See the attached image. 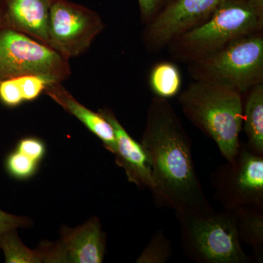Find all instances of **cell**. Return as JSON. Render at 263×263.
<instances>
[{
	"instance_id": "obj_1",
	"label": "cell",
	"mask_w": 263,
	"mask_h": 263,
	"mask_svg": "<svg viewBox=\"0 0 263 263\" xmlns=\"http://www.w3.org/2000/svg\"><path fill=\"white\" fill-rule=\"evenodd\" d=\"M152 169L156 204L177 213L207 214L208 201L193 157L192 141L167 99L154 97L141 138Z\"/></svg>"
},
{
	"instance_id": "obj_2",
	"label": "cell",
	"mask_w": 263,
	"mask_h": 263,
	"mask_svg": "<svg viewBox=\"0 0 263 263\" xmlns=\"http://www.w3.org/2000/svg\"><path fill=\"white\" fill-rule=\"evenodd\" d=\"M181 110L192 124L216 143L228 162L234 160L243 128V95L226 86L194 81L180 93Z\"/></svg>"
},
{
	"instance_id": "obj_3",
	"label": "cell",
	"mask_w": 263,
	"mask_h": 263,
	"mask_svg": "<svg viewBox=\"0 0 263 263\" xmlns=\"http://www.w3.org/2000/svg\"><path fill=\"white\" fill-rule=\"evenodd\" d=\"M261 31L263 10L247 0H226L204 23L175 38L167 48L173 60L190 64Z\"/></svg>"
},
{
	"instance_id": "obj_4",
	"label": "cell",
	"mask_w": 263,
	"mask_h": 263,
	"mask_svg": "<svg viewBox=\"0 0 263 263\" xmlns=\"http://www.w3.org/2000/svg\"><path fill=\"white\" fill-rule=\"evenodd\" d=\"M183 253L197 263H249L230 209L207 214H176Z\"/></svg>"
},
{
	"instance_id": "obj_5",
	"label": "cell",
	"mask_w": 263,
	"mask_h": 263,
	"mask_svg": "<svg viewBox=\"0 0 263 263\" xmlns=\"http://www.w3.org/2000/svg\"><path fill=\"white\" fill-rule=\"evenodd\" d=\"M188 72L194 81L221 85L245 95L263 83V31L235 40L189 64Z\"/></svg>"
},
{
	"instance_id": "obj_6",
	"label": "cell",
	"mask_w": 263,
	"mask_h": 263,
	"mask_svg": "<svg viewBox=\"0 0 263 263\" xmlns=\"http://www.w3.org/2000/svg\"><path fill=\"white\" fill-rule=\"evenodd\" d=\"M39 74L62 83L72 75L70 60L37 40L12 29H0V82Z\"/></svg>"
},
{
	"instance_id": "obj_7",
	"label": "cell",
	"mask_w": 263,
	"mask_h": 263,
	"mask_svg": "<svg viewBox=\"0 0 263 263\" xmlns=\"http://www.w3.org/2000/svg\"><path fill=\"white\" fill-rule=\"evenodd\" d=\"M215 197L224 209L243 205L263 208V156L247 144L234 160L221 164L211 175Z\"/></svg>"
},
{
	"instance_id": "obj_8",
	"label": "cell",
	"mask_w": 263,
	"mask_h": 263,
	"mask_svg": "<svg viewBox=\"0 0 263 263\" xmlns=\"http://www.w3.org/2000/svg\"><path fill=\"white\" fill-rule=\"evenodd\" d=\"M105 27L95 10L70 0H53L48 20L50 47L67 60L87 51Z\"/></svg>"
},
{
	"instance_id": "obj_9",
	"label": "cell",
	"mask_w": 263,
	"mask_h": 263,
	"mask_svg": "<svg viewBox=\"0 0 263 263\" xmlns=\"http://www.w3.org/2000/svg\"><path fill=\"white\" fill-rule=\"evenodd\" d=\"M226 0H172L162 7L142 33L150 52L167 47L173 40L207 21Z\"/></svg>"
},
{
	"instance_id": "obj_10",
	"label": "cell",
	"mask_w": 263,
	"mask_h": 263,
	"mask_svg": "<svg viewBox=\"0 0 263 263\" xmlns=\"http://www.w3.org/2000/svg\"><path fill=\"white\" fill-rule=\"evenodd\" d=\"M53 0H0L1 28L23 33L49 46L48 20Z\"/></svg>"
},
{
	"instance_id": "obj_11",
	"label": "cell",
	"mask_w": 263,
	"mask_h": 263,
	"mask_svg": "<svg viewBox=\"0 0 263 263\" xmlns=\"http://www.w3.org/2000/svg\"><path fill=\"white\" fill-rule=\"evenodd\" d=\"M113 127L117 141L116 160L119 167L125 171L128 180L138 187L154 188L153 177L149 160L141 143L133 139L118 120L111 109L99 110Z\"/></svg>"
},
{
	"instance_id": "obj_12",
	"label": "cell",
	"mask_w": 263,
	"mask_h": 263,
	"mask_svg": "<svg viewBox=\"0 0 263 263\" xmlns=\"http://www.w3.org/2000/svg\"><path fill=\"white\" fill-rule=\"evenodd\" d=\"M61 248L63 262H103L106 237L97 217L73 229L62 231Z\"/></svg>"
},
{
	"instance_id": "obj_13",
	"label": "cell",
	"mask_w": 263,
	"mask_h": 263,
	"mask_svg": "<svg viewBox=\"0 0 263 263\" xmlns=\"http://www.w3.org/2000/svg\"><path fill=\"white\" fill-rule=\"evenodd\" d=\"M45 94L67 113L79 119L91 133L98 137L107 150L115 155L117 152L115 133L111 124L100 112L96 113L79 103L70 91L65 89L62 83L56 82L50 85Z\"/></svg>"
},
{
	"instance_id": "obj_14",
	"label": "cell",
	"mask_w": 263,
	"mask_h": 263,
	"mask_svg": "<svg viewBox=\"0 0 263 263\" xmlns=\"http://www.w3.org/2000/svg\"><path fill=\"white\" fill-rule=\"evenodd\" d=\"M58 82L48 76L27 74L0 82V103L9 108L32 102L45 93L50 85Z\"/></svg>"
},
{
	"instance_id": "obj_15",
	"label": "cell",
	"mask_w": 263,
	"mask_h": 263,
	"mask_svg": "<svg viewBox=\"0 0 263 263\" xmlns=\"http://www.w3.org/2000/svg\"><path fill=\"white\" fill-rule=\"evenodd\" d=\"M246 94L243 126L248 139L247 145L254 153L263 156V83Z\"/></svg>"
},
{
	"instance_id": "obj_16",
	"label": "cell",
	"mask_w": 263,
	"mask_h": 263,
	"mask_svg": "<svg viewBox=\"0 0 263 263\" xmlns=\"http://www.w3.org/2000/svg\"><path fill=\"white\" fill-rule=\"evenodd\" d=\"M236 223L240 241L250 246L262 262L263 256V208L243 205L230 209Z\"/></svg>"
},
{
	"instance_id": "obj_17",
	"label": "cell",
	"mask_w": 263,
	"mask_h": 263,
	"mask_svg": "<svg viewBox=\"0 0 263 263\" xmlns=\"http://www.w3.org/2000/svg\"><path fill=\"white\" fill-rule=\"evenodd\" d=\"M148 84L155 96L167 100L174 98L182 86L181 71L174 62H159L150 71Z\"/></svg>"
},
{
	"instance_id": "obj_18",
	"label": "cell",
	"mask_w": 263,
	"mask_h": 263,
	"mask_svg": "<svg viewBox=\"0 0 263 263\" xmlns=\"http://www.w3.org/2000/svg\"><path fill=\"white\" fill-rule=\"evenodd\" d=\"M16 230L7 232L0 239V249L4 253L5 262L35 263L43 262L40 250H31L22 243Z\"/></svg>"
},
{
	"instance_id": "obj_19",
	"label": "cell",
	"mask_w": 263,
	"mask_h": 263,
	"mask_svg": "<svg viewBox=\"0 0 263 263\" xmlns=\"http://www.w3.org/2000/svg\"><path fill=\"white\" fill-rule=\"evenodd\" d=\"M173 255L171 240L162 229L155 232L143 252L137 259L138 263H165Z\"/></svg>"
},
{
	"instance_id": "obj_20",
	"label": "cell",
	"mask_w": 263,
	"mask_h": 263,
	"mask_svg": "<svg viewBox=\"0 0 263 263\" xmlns=\"http://www.w3.org/2000/svg\"><path fill=\"white\" fill-rule=\"evenodd\" d=\"M39 162L15 149L7 156L5 167L7 173L13 179L27 180L37 173Z\"/></svg>"
},
{
	"instance_id": "obj_21",
	"label": "cell",
	"mask_w": 263,
	"mask_h": 263,
	"mask_svg": "<svg viewBox=\"0 0 263 263\" xmlns=\"http://www.w3.org/2000/svg\"><path fill=\"white\" fill-rule=\"evenodd\" d=\"M15 149L32 160L40 162L46 155L44 142L36 137H26L18 142Z\"/></svg>"
},
{
	"instance_id": "obj_22",
	"label": "cell",
	"mask_w": 263,
	"mask_h": 263,
	"mask_svg": "<svg viewBox=\"0 0 263 263\" xmlns=\"http://www.w3.org/2000/svg\"><path fill=\"white\" fill-rule=\"evenodd\" d=\"M29 221L25 218L13 215L0 210V239L7 232L23 228L28 224Z\"/></svg>"
},
{
	"instance_id": "obj_23",
	"label": "cell",
	"mask_w": 263,
	"mask_h": 263,
	"mask_svg": "<svg viewBox=\"0 0 263 263\" xmlns=\"http://www.w3.org/2000/svg\"><path fill=\"white\" fill-rule=\"evenodd\" d=\"M141 21L146 24L151 22L164 6L163 0H138Z\"/></svg>"
},
{
	"instance_id": "obj_24",
	"label": "cell",
	"mask_w": 263,
	"mask_h": 263,
	"mask_svg": "<svg viewBox=\"0 0 263 263\" xmlns=\"http://www.w3.org/2000/svg\"><path fill=\"white\" fill-rule=\"evenodd\" d=\"M247 1L252 3L257 8H259V9L263 10V0H247Z\"/></svg>"
},
{
	"instance_id": "obj_25",
	"label": "cell",
	"mask_w": 263,
	"mask_h": 263,
	"mask_svg": "<svg viewBox=\"0 0 263 263\" xmlns=\"http://www.w3.org/2000/svg\"><path fill=\"white\" fill-rule=\"evenodd\" d=\"M171 1H172V0H163L164 5L167 4V3H168Z\"/></svg>"
},
{
	"instance_id": "obj_26",
	"label": "cell",
	"mask_w": 263,
	"mask_h": 263,
	"mask_svg": "<svg viewBox=\"0 0 263 263\" xmlns=\"http://www.w3.org/2000/svg\"><path fill=\"white\" fill-rule=\"evenodd\" d=\"M0 29H1V24H0Z\"/></svg>"
}]
</instances>
